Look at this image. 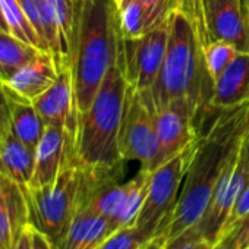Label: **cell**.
Masks as SVG:
<instances>
[{
    "label": "cell",
    "instance_id": "cell-29",
    "mask_svg": "<svg viewBox=\"0 0 249 249\" xmlns=\"http://www.w3.org/2000/svg\"><path fill=\"white\" fill-rule=\"evenodd\" d=\"M214 242L204 237H183L178 236L166 242L164 249H213Z\"/></svg>",
    "mask_w": 249,
    "mask_h": 249
},
{
    "label": "cell",
    "instance_id": "cell-22",
    "mask_svg": "<svg viewBox=\"0 0 249 249\" xmlns=\"http://www.w3.org/2000/svg\"><path fill=\"white\" fill-rule=\"evenodd\" d=\"M0 6H2V14H3L5 22L12 36L22 40L27 44H31L43 52H47L44 43L41 41L37 31L31 25L30 19L27 18L18 0H0Z\"/></svg>",
    "mask_w": 249,
    "mask_h": 249
},
{
    "label": "cell",
    "instance_id": "cell-23",
    "mask_svg": "<svg viewBox=\"0 0 249 249\" xmlns=\"http://www.w3.org/2000/svg\"><path fill=\"white\" fill-rule=\"evenodd\" d=\"M117 19L120 34L124 40L138 38L151 28L147 11L140 0H131L117 8Z\"/></svg>",
    "mask_w": 249,
    "mask_h": 249
},
{
    "label": "cell",
    "instance_id": "cell-33",
    "mask_svg": "<svg viewBox=\"0 0 249 249\" xmlns=\"http://www.w3.org/2000/svg\"><path fill=\"white\" fill-rule=\"evenodd\" d=\"M166 242H167V237H166L164 233H161V234L154 236V237L150 239L148 242H145L140 249H164Z\"/></svg>",
    "mask_w": 249,
    "mask_h": 249
},
{
    "label": "cell",
    "instance_id": "cell-25",
    "mask_svg": "<svg viewBox=\"0 0 249 249\" xmlns=\"http://www.w3.org/2000/svg\"><path fill=\"white\" fill-rule=\"evenodd\" d=\"M148 240L135 226L122 227L104 239L95 249H140Z\"/></svg>",
    "mask_w": 249,
    "mask_h": 249
},
{
    "label": "cell",
    "instance_id": "cell-4",
    "mask_svg": "<svg viewBox=\"0 0 249 249\" xmlns=\"http://www.w3.org/2000/svg\"><path fill=\"white\" fill-rule=\"evenodd\" d=\"M128 87L123 57L108 69L91 106L79 114L75 151L82 167L110 169L124 163L119 134Z\"/></svg>",
    "mask_w": 249,
    "mask_h": 249
},
{
    "label": "cell",
    "instance_id": "cell-13",
    "mask_svg": "<svg viewBox=\"0 0 249 249\" xmlns=\"http://www.w3.org/2000/svg\"><path fill=\"white\" fill-rule=\"evenodd\" d=\"M28 223L27 192L3 176L0 182V249H14Z\"/></svg>",
    "mask_w": 249,
    "mask_h": 249
},
{
    "label": "cell",
    "instance_id": "cell-3",
    "mask_svg": "<svg viewBox=\"0 0 249 249\" xmlns=\"http://www.w3.org/2000/svg\"><path fill=\"white\" fill-rule=\"evenodd\" d=\"M123 59L114 0H82L72 59L79 114L88 110L108 69Z\"/></svg>",
    "mask_w": 249,
    "mask_h": 249
},
{
    "label": "cell",
    "instance_id": "cell-27",
    "mask_svg": "<svg viewBox=\"0 0 249 249\" xmlns=\"http://www.w3.org/2000/svg\"><path fill=\"white\" fill-rule=\"evenodd\" d=\"M248 214H249V182L242 189L240 195L237 196V199H236V202H234V205H233V208L230 211L224 233L227 230H230L231 227H234L237 223H240Z\"/></svg>",
    "mask_w": 249,
    "mask_h": 249
},
{
    "label": "cell",
    "instance_id": "cell-38",
    "mask_svg": "<svg viewBox=\"0 0 249 249\" xmlns=\"http://www.w3.org/2000/svg\"><path fill=\"white\" fill-rule=\"evenodd\" d=\"M2 179H3V176H2V175H0V182H2Z\"/></svg>",
    "mask_w": 249,
    "mask_h": 249
},
{
    "label": "cell",
    "instance_id": "cell-10",
    "mask_svg": "<svg viewBox=\"0 0 249 249\" xmlns=\"http://www.w3.org/2000/svg\"><path fill=\"white\" fill-rule=\"evenodd\" d=\"M199 113V107L188 97L170 100L156 108V131L159 140L157 166L179 154L198 138L195 120Z\"/></svg>",
    "mask_w": 249,
    "mask_h": 249
},
{
    "label": "cell",
    "instance_id": "cell-7",
    "mask_svg": "<svg viewBox=\"0 0 249 249\" xmlns=\"http://www.w3.org/2000/svg\"><path fill=\"white\" fill-rule=\"evenodd\" d=\"M119 148L124 161H138L145 170L157 167L159 140L151 91L141 92L129 84L120 124Z\"/></svg>",
    "mask_w": 249,
    "mask_h": 249
},
{
    "label": "cell",
    "instance_id": "cell-32",
    "mask_svg": "<svg viewBox=\"0 0 249 249\" xmlns=\"http://www.w3.org/2000/svg\"><path fill=\"white\" fill-rule=\"evenodd\" d=\"M213 249H237L236 246V227H231L230 230H227L221 239L214 245Z\"/></svg>",
    "mask_w": 249,
    "mask_h": 249
},
{
    "label": "cell",
    "instance_id": "cell-19",
    "mask_svg": "<svg viewBox=\"0 0 249 249\" xmlns=\"http://www.w3.org/2000/svg\"><path fill=\"white\" fill-rule=\"evenodd\" d=\"M18 2L21 3L27 18L37 31L38 37L44 43L47 52L54 56L59 68H62L60 33L49 0H18Z\"/></svg>",
    "mask_w": 249,
    "mask_h": 249
},
{
    "label": "cell",
    "instance_id": "cell-17",
    "mask_svg": "<svg viewBox=\"0 0 249 249\" xmlns=\"http://www.w3.org/2000/svg\"><path fill=\"white\" fill-rule=\"evenodd\" d=\"M36 169V150L24 144L12 132L0 142V175L21 186L30 188Z\"/></svg>",
    "mask_w": 249,
    "mask_h": 249
},
{
    "label": "cell",
    "instance_id": "cell-12",
    "mask_svg": "<svg viewBox=\"0 0 249 249\" xmlns=\"http://www.w3.org/2000/svg\"><path fill=\"white\" fill-rule=\"evenodd\" d=\"M76 137L62 126H47L36 148V169L28 189L43 188L52 183L60 170L76 160Z\"/></svg>",
    "mask_w": 249,
    "mask_h": 249
},
{
    "label": "cell",
    "instance_id": "cell-21",
    "mask_svg": "<svg viewBox=\"0 0 249 249\" xmlns=\"http://www.w3.org/2000/svg\"><path fill=\"white\" fill-rule=\"evenodd\" d=\"M41 52L17 38L9 31H0V79L8 82L17 71L33 62Z\"/></svg>",
    "mask_w": 249,
    "mask_h": 249
},
{
    "label": "cell",
    "instance_id": "cell-36",
    "mask_svg": "<svg viewBox=\"0 0 249 249\" xmlns=\"http://www.w3.org/2000/svg\"><path fill=\"white\" fill-rule=\"evenodd\" d=\"M128 2H131V0H114L116 8H120V6H123V5H126Z\"/></svg>",
    "mask_w": 249,
    "mask_h": 249
},
{
    "label": "cell",
    "instance_id": "cell-5",
    "mask_svg": "<svg viewBox=\"0 0 249 249\" xmlns=\"http://www.w3.org/2000/svg\"><path fill=\"white\" fill-rule=\"evenodd\" d=\"M82 185L84 167L78 161H71L52 183L27 191L30 221L46 233L53 245L62 237L81 208Z\"/></svg>",
    "mask_w": 249,
    "mask_h": 249
},
{
    "label": "cell",
    "instance_id": "cell-34",
    "mask_svg": "<svg viewBox=\"0 0 249 249\" xmlns=\"http://www.w3.org/2000/svg\"><path fill=\"white\" fill-rule=\"evenodd\" d=\"M14 249H31V221L28 223V226L21 233L18 243L15 245Z\"/></svg>",
    "mask_w": 249,
    "mask_h": 249
},
{
    "label": "cell",
    "instance_id": "cell-1",
    "mask_svg": "<svg viewBox=\"0 0 249 249\" xmlns=\"http://www.w3.org/2000/svg\"><path fill=\"white\" fill-rule=\"evenodd\" d=\"M248 129L249 97L236 106L218 110L208 131L198 135L178 204L164 230L167 242L202 218L226 164L237 150Z\"/></svg>",
    "mask_w": 249,
    "mask_h": 249
},
{
    "label": "cell",
    "instance_id": "cell-16",
    "mask_svg": "<svg viewBox=\"0 0 249 249\" xmlns=\"http://www.w3.org/2000/svg\"><path fill=\"white\" fill-rule=\"evenodd\" d=\"M59 71L54 56L49 52H41L33 62L17 71L6 84L19 95L33 101L54 84Z\"/></svg>",
    "mask_w": 249,
    "mask_h": 249
},
{
    "label": "cell",
    "instance_id": "cell-8",
    "mask_svg": "<svg viewBox=\"0 0 249 249\" xmlns=\"http://www.w3.org/2000/svg\"><path fill=\"white\" fill-rule=\"evenodd\" d=\"M249 182V129L242 137L237 150L226 164L215 186L210 207L202 218L179 236L204 237L217 243L224 234L230 211Z\"/></svg>",
    "mask_w": 249,
    "mask_h": 249
},
{
    "label": "cell",
    "instance_id": "cell-20",
    "mask_svg": "<svg viewBox=\"0 0 249 249\" xmlns=\"http://www.w3.org/2000/svg\"><path fill=\"white\" fill-rule=\"evenodd\" d=\"M53 14L57 21L60 33V47H62V68L72 66L78 19L82 0H49ZM60 68V69H62Z\"/></svg>",
    "mask_w": 249,
    "mask_h": 249
},
{
    "label": "cell",
    "instance_id": "cell-30",
    "mask_svg": "<svg viewBox=\"0 0 249 249\" xmlns=\"http://www.w3.org/2000/svg\"><path fill=\"white\" fill-rule=\"evenodd\" d=\"M234 227H236L237 249H249V214Z\"/></svg>",
    "mask_w": 249,
    "mask_h": 249
},
{
    "label": "cell",
    "instance_id": "cell-11",
    "mask_svg": "<svg viewBox=\"0 0 249 249\" xmlns=\"http://www.w3.org/2000/svg\"><path fill=\"white\" fill-rule=\"evenodd\" d=\"M33 104L46 126H62L69 134L78 135L79 110L75 98L72 66H63L54 84L33 100Z\"/></svg>",
    "mask_w": 249,
    "mask_h": 249
},
{
    "label": "cell",
    "instance_id": "cell-35",
    "mask_svg": "<svg viewBox=\"0 0 249 249\" xmlns=\"http://www.w3.org/2000/svg\"><path fill=\"white\" fill-rule=\"evenodd\" d=\"M0 31H9L6 22H5V18H3V14H2V6H0Z\"/></svg>",
    "mask_w": 249,
    "mask_h": 249
},
{
    "label": "cell",
    "instance_id": "cell-15",
    "mask_svg": "<svg viewBox=\"0 0 249 249\" xmlns=\"http://www.w3.org/2000/svg\"><path fill=\"white\" fill-rule=\"evenodd\" d=\"M249 97V53L240 52L213 85L211 110H224Z\"/></svg>",
    "mask_w": 249,
    "mask_h": 249
},
{
    "label": "cell",
    "instance_id": "cell-18",
    "mask_svg": "<svg viewBox=\"0 0 249 249\" xmlns=\"http://www.w3.org/2000/svg\"><path fill=\"white\" fill-rule=\"evenodd\" d=\"M6 94L11 103V114H12V128L11 132L18 137L24 144L31 148H37L46 132V123L36 110L31 100L19 95L5 82Z\"/></svg>",
    "mask_w": 249,
    "mask_h": 249
},
{
    "label": "cell",
    "instance_id": "cell-2",
    "mask_svg": "<svg viewBox=\"0 0 249 249\" xmlns=\"http://www.w3.org/2000/svg\"><path fill=\"white\" fill-rule=\"evenodd\" d=\"M213 81L207 72L201 36L191 11L179 0L169 14V41L151 95L156 108L179 97L191 98L199 110H211Z\"/></svg>",
    "mask_w": 249,
    "mask_h": 249
},
{
    "label": "cell",
    "instance_id": "cell-14",
    "mask_svg": "<svg viewBox=\"0 0 249 249\" xmlns=\"http://www.w3.org/2000/svg\"><path fill=\"white\" fill-rule=\"evenodd\" d=\"M114 227L104 217L85 208H79L62 237L53 245L54 249H95L107 239Z\"/></svg>",
    "mask_w": 249,
    "mask_h": 249
},
{
    "label": "cell",
    "instance_id": "cell-37",
    "mask_svg": "<svg viewBox=\"0 0 249 249\" xmlns=\"http://www.w3.org/2000/svg\"><path fill=\"white\" fill-rule=\"evenodd\" d=\"M246 5H248V24H249V0H246Z\"/></svg>",
    "mask_w": 249,
    "mask_h": 249
},
{
    "label": "cell",
    "instance_id": "cell-26",
    "mask_svg": "<svg viewBox=\"0 0 249 249\" xmlns=\"http://www.w3.org/2000/svg\"><path fill=\"white\" fill-rule=\"evenodd\" d=\"M140 2L144 5L147 11L151 28L156 24L167 19L170 11L179 5V0H140Z\"/></svg>",
    "mask_w": 249,
    "mask_h": 249
},
{
    "label": "cell",
    "instance_id": "cell-9",
    "mask_svg": "<svg viewBox=\"0 0 249 249\" xmlns=\"http://www.w3.org/2000/svg\"><path fill=\"white\" fill-rule=\"evenodd\" d=\"M169 41V17L138 38H123L126 78L135 89L147 92L160 73Z\"/></svg>",
    "mask_w": 249,
    "mask_h": 249
},
{
    "label": "cell",
    "instance_id": "cell-31",
    "mask_svg": "<svg viewBox=\"0 0 249 249\" xmlns=\"http://www.w3.org/2000/svg\"><path fill=\"white\" fill-rule=\"evenodd\" d=\"M31 249H54L50 237L31 224Z\"/></svg>",
    "mask_w": 249,
    "mask_h": 249
},
{
    "label": "cell",
    "instance_id": "cell-6",
    "mask_svg": "<svg viewBox=\"0 0 249 249\" xmlns=\"http://www.w3.org/2000/svg\"><path fill=\"white\" fill-rule=\"evenodd\" d=\"M195 144L196 140L179 154L151 170L147 196L135 223V227L147 239L164 233L178 204Z\"/></svg>",
    "mask_w": 249,
    "mask_h": 249
},
{
    "label": "cell",
    "instance_id": "cell-24",
    "mask_svg": "<svg viewBox=\"0 0 249 249\" xmlns=\"http://www.w3.org/2000/svg\"><path fill=\"white\" fill-rule=\"evenodd\" d=\"M202 53L207 72L214 84L221 76V73L230 66V63L236 59L240 50L229 41L215 40L205 44L202 47Z\"/></svg>",
    "mask_w": 249,
    "mask_h": 249
},
{
    "label": "cell",
    "instance_id": "cell-28",
    "mask_svg": "<svg viewBox=\"0 0 249 249\" xmlns=\"http://www.w3.org/2000/svg\"><path fill=\"white\" fill-rule=\"evenodd\" d=\"M11 128H12L11 103L6 94L5 82L0 79V142L11 134Z\"/></svg>",
    "mask_w": 249,
    "mask_h": 249
}]
</instances>
